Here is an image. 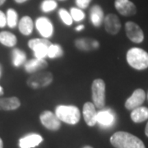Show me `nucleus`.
<instances>
[{
    "label": "nucleus",
    "mask_w": 148,
    "mask_h": 148,
    "mask_svg": "<svg viewBox=\"0 0 148 148\" xmlns=\"http://www.w3.org/2000/svg\"><path fill=\"white\" fill-rule=\"evenodd\" d=\"M34 22L29 16H24L18 22V29L24 36H30L33 32Z\"/></svg>",
    "instance_id": "aec40b11"
},
{
    "label": "nucleus",
    "mask_w": 148,
    "mask_h": 148,
    "mask_svg": "<svg viewBox=\"0 0 148 148\" xmlns=\"http://www.w3.org/2000/svg\"><path fill=\"white\" fill-rule=\"evenodd\" d=\"M82 114L86 122V123L90 126L93 127L97 123L96 122V116H97V111L95 110V105L92 102H86L83 106Z\"/></svg>",
    "instance_id": "ddd939ff"
},
{
    "label": "nucleus",
    "mask_w": 148,
    "mask_h": 148,
    "mask_svg": "<svg viewBox=\"0 0 148 148\" xmlns=\"http://www.w3.org/2000/svg\"><path fill=\"white\" fill-rule=\"evenodd\" d=\"M125 31L127 38L133 43L140 44L144 40V33L142 28L133 21H127Z\"/></svg>",
    "instance_id": "6e6552de"
},
{
    "label": "nucleus",
    "mask_w": 148,
    "mask_h": 148,
    "mask_svg": "<svg viewBox=\"0 0 148 148\" xmlns=\"http://www.w3.org/2000/svg\"><path fill=\"white\" fill-rule=\"evenodd\" d=\"M84 28L85 27L83 26V25H79L78 27H76V31H77V32H81V31H82Z\"/></svg>",
    "instance_id": "7c9ffc66"
},
{
    "label": "nucleus",
    "mask_w": 148,
    "mask_h": 148,
    "mask_svg": "<svg viewBox=\"0 0 148 148\" xmlns=\"http://www.w3.org/2000/svg\"><path fill=\"white\" fill-rule=\"evenodd\" d=\"M47 67L48 63L45 58H32L24 64V69L28 73H36Z\"/></svg>",
    "instance_id": "4468645a"
},
{
    "label": "nucleus",
    "mask_w": 148,
    "mask_h": 148,
    "mask_svg": "<svg viewBox=\"0 0 148 148\" xmlns=\"http://www.w3.org/2000/svg\"><path fill=\"white\" fill-rule=\"evenodd\" d=\"M104 12L100 5H94L90 10V19L92 25L95 27H100L104 21Z\"/></svg>",
    "instance_id": "a211bd4d"
},
{
    "label": "nucleus",
    "mask_w": 148,
    "mask_h": 148,
    "mask_svg": "<svg viewBox=\"0 0 148 148\" xmlns=\"http://www.w3.org/2000/svg\"><path fill=\"white\" fill-rule=\"evenodd\" d=\"M53 80V74L49 72H38L33 73L28 80L27 86L32 89L36 90L45 88L52 83Z\"/></svg>",
    "instance_id": "39448f33"
},
{
    "label": "nucleus",
    "mask_w": 148,
    "mask_h": 148,
    "mask_svg": "<svg viewBox=\"0 0 148 148\" xmlns=\"http://www.w3.org/2000/svg\"><path fill=\"white\" fill-rule=\"evenodd\" d=\"M58 15L60 19L67 26H71L73 22V20L71 16V14L65 8H61L58 11Z\"/></svg>",
    "instance_id": "cd10ccee"
},
{
    "label": "nucleus",
    "mask_w": 148,
    "mask_h": 148,
    "mask_svg": "<svg viewBox=\"0 0 148 148\" xmlns=\"http://www.w3.org/2000/svg\"><path fill=\"white\" fill-rule=\"evenodd\" d=\"M110 143L115 148H146L138 137L127 132H117L110 138Z\"/></svg>",
    "instance_id": "f257e3e1"
},
{
    "label": "nucleus",
    "mask_w": 148,
    "mask_h": 148,
    "mask_svg": "<svg viewBox=\"0 0 148 148\" xmlns=\"http://www.w3.org/2000/svg\"><path fill=\"white\" fill-rule=\"evenodd\" d=\"M12 60L15 67H20L27 62V54L20 49H13L12 51Z\"/></svg>",
    "instance_id": "5701e85b"
},
{
    "label": "nucleus",
    "mask_w": 148,
    "mask_h": 148,
    "mask_svg": "<svg viewBox=\"0 0 148 148\" xmlns=\"http://www.w3.org/2000/svg\"><path fill=\"white\" fill-rule=\"evenodd\" d=\"M20 106L21 101L16 96L8 98H0V110H15Z\"/></svg>",
    "instance_id": "6ab92c4d"
},
{
    "label": "nucleus",
    "mask_w": 148,
    "mask_h": 148,
    "mask_svg": "<svg viewBox=\"0 0 148 148\" xmlns=\"http://www.w3.org/2000/svg\"><path fill=\"white\" fill-rule=\"evenodd\" d=\"M115 121V117L114 114L112 112L111 110H102L97 112V116H96V122L103 127H110L114 124Z\"/></svg>",
    "instance_id": "2eb2a0df"
},
{
    "label": "nucleus",
    "mask_w": 148,
    "mask_h": 148,
    "mask_svg": "<svg viewBox=\"0 0 148 148\" xmlns=\"http://www.w3.org/2000/svg\"><path fill=\"white\" fill-rule=\"evenodd\" d=\"M6 0H0V6H2L4 3H5Z\"/></svg>",
    "instance_id": "c9c22d12"
},
{
    "label": "nucleus",
    "mask_w": 148,
    "mask_h": 148,
    "mask_svg": "<svg viewBox=\"0 0 148 148\" xmlns=\"http://www.w3.org/2000/svg\"><path fill=\"white\" fill-rule=\"evenodd\" d=\"M0 148H3V143L1 138H0Z\"/></svg>",
    "instance_id": "f704fd0d"
},
{
    "label": "nucleus",
    "mask_w": 148,
    "mask_h": 148,
    "mask_svg": "<svg viewBox=\"0 0 148 148\" xmlns=\"http://www.w3.org/2000/svg\"><path fill=\"white\" fill-rule=\"evenodd\" d=\"M40 119L45 127L51 131H57L61 127V121L55 114L49 110H45L40 115Z\"/></svg>",
    "instance_id": "0eeeda50"
},
{
    "label": "nucleus",
    "mask_w": 148,
    "mask_h": 148,
    "mask_svg": "<svg viewBox=\"0 0 148 148\" xmlns=\"http://www.w3.org/2000/svg\"><path fill=\"white\" fill-rule=\"evenodd\" d=\"M35 26L43 38H49L53 34V26L51 21L45 16H40L36 21Z\"/></svg>",
    "instance_id": "1a4fd4ad"
},
{
    "label": "nucleus",
    "mask_w": 148,
    "mask_h": 148,
    "mask_svg": "<svg viewBox=\"0 0 148 148\" xmlns=\"http://www.w3.org/2000/svg\"><path fill=\"white\" fill-rule=\"evenodd\" d=\"M131 119L134 123H143L148 119V108L140 106L134 110L131 113Z\"/></svg>",
    "instance_id": "412c9836"
},
{
    "label": "nucleus",
    "mask_w": 148,
    "mask_h": 148,
    "mask_svg": "<svg viewBox=\"0 0 148 148\" xmlns=\"http://www.w3.org/2000/svg\"><path fill=\"white\" fill-rule=\"evenodd\" d=\"M104 25L106 32L111 36L117 35L121 29V22L119 21V18L113 13L105 16Z\"/></svg>",
    "instance_id": "f8f14e48"
},
{
    "label": "nucleus",
    "mask_w": 148,
    "mask_h": 148,
    "mask_svg": "<svg viewBox=\"0 0 148 148\" xmlns=\"http://www.w3.org/2000/svg\"><path fill=\"white\" fill-rule=\"evenodd\" d=\"M7 25V16L3 12L0 11V28H3Z\"/></svg>",
    "instance_id": "c756f323"
},
{
    "label": "nucleus",
    "mask_w": 148,
    "mask_h": 148,
    "mask_svg": "<svg viewBox=\"0 0 148 148\" xmlns=\"http://www.w3.org/2000/svg\"><path fill=\"white\" fill-rule=\"evenodd\" d=\"M64 55V50L62 47L56 44H51L48 49V56L49 58H60Z\"/></svg>",
    "instance_id": "b1692460"
},
{
    "label": "nucleus",
    "mask_w": 148,
    "mask_h": 148,
    "mask_svg": "<svg viewBox=\"0 0 148 148\" xmlns=\"http://www.w3.org/2000/svg\"><path fill=\"white\" fill-rule=\"evenodd\" d=\"M145 133H146L147 137H148V123H147V126H146V128H145Z\"/></svg>",
    "instance_id": "72a5a7b5"
},
{
    "label": "nucleus",
    "mask_w": 148,
    "mask_h": 148,
    "mask_svg": "<svg viewBox=\"0 0 148 148\" xmlns=\"http://www.w3.org/2000/svg\"><path fill=\"white\" fill-rule=\"evenodd\" d=\"M1 74H2V66L0 64V76H1Z\"/></svg>",
    "instance_id": "4c0bfd02"
},
{
    "label": "nucleus",
    "mask_w": 148,
    "mask_h": 148,
    "mask_svg": "<svg viewBox=\"0 0 148 148\" xmlns=\"http://www.w3.org/2000/svg\"><path fill=\"white\" fill-rule=\"evenodd\" d=\"M75 46L82 51H90L97 49L100 46V43L90 38H81L75 40Z\"/></svg>",
    "instance_id": "f3484780"
},
{
    "label": "nucleus",
    "mask_w": 148,
    "mask_h": 148,
    "mask_svg": "<svg viewBox=\"0 0 148 148\" xmlns=\"http://www.w3.org/2000/svg\"><path fill=\"white\" fill-rule=\"evenodd\" d=\"M92 0H75L76 4L80 9H86L90 5V2Z\"/></svg>",
    "instance_id": "c85d7f7f"
},
{
    "label": "nucleus",
    "mask_w": 148,
    "mask_h": 148,
    "mask_svg": "<svg viewBox=\"0 0 148 148\" xmlns=\"http://www.w3.org/2000/svg\"><path fill=\"white\" fill-rule=\"evenodd\" d=\"M0 43L7 47H14L17 43L16 36L9 32H0Z\"/></svg>",
    "instance_id": "4be33fe9"
},
{
    "label": "nucleus",
    "mask_w": 148,
    "mask_h": 148,
    "mask_svg": "<svg viewBox=\"0 0 148 148\" xmlns=\"http://www.w3.org/2000/svg\"><path fill=\"white\" fill-rule=\"evenodd\" d=\"M114 7L122 16H130L137 13V8L130 0H115Z\"/></svg>",
    "instance_id": "9b49d317"
},
{
    "label": "nucleus",
    "mask_w": 148,
    "mask_h": 148,
    "mask_svg": "<svg viewBox=\"0 0 148 148\" xmlns=\"http://www.w3.org/2000/svg\"><path fill=\"white\" fill-rule=\"evenodd\" d=\"M70 14H71L73 20L75 21H77V22L84 20L85 16H86L84 12L78 8H72L70 9Z\"/></svg>",
    "instance_id": "bb28decb"
},
{
    "label": "nucleus",
    "mask_w": 148,
    "mask_h": 148,
    "mask_svg": "<svg viewBox=\"0 0 148 148\" xmlns=\"http://www.w3.org/2000/svg\"><path fill=\"white\" fill-rule=\"evenodd\" d=\"M7 25L10 28H15L18 24L17 12L12 8H9L7 12Z\"/></svg>",
    "instance_id": "393cba45"
},
{
    "label": "nucleus",
    "mask_w": 148,
    "mask_h": 148,
    "mask_svg": "<svg viewBox=\"0 0 148 148\" xmlns=\"http://www.w3.org/2000/svg\"><path fill=\"white\" fill-rule=\"evenodd\" d=\"M91 97L93 104L97 109H104L106 106V83L104 80L95 79L91 85Z\"/></svg>",
    "instance_id": "20e7f679"
},
{
    "label": "nucleus",
    "mask_w": 148,
    "mask_h": 148,
    "mask_svg": "<svg viewBox=\"0 0 148 148\" xmlns=\"http://www.w3.org/2000/svg\"><path fill=\"white\" fill-rule=\"evenodd\" d=\"M43 140L44 139L40 134L31 133L19 140V147L21 148H34L39 146Z\"/></svg>",
    "instance_id": "dca6fc26"
},
{
    "label": "nucleus",
    "mask_w": 148,
    "mask_h": 148,
    "mask_svg": "<svg viewBox=\"0 0 148 148\" xmlns=\"http://www.w3.org/2000/svg\"><path fill=\"white\" fill-rule=\"evenodd\" d=\"M145 99H146L145 91L141 88H138L133 91L132 95L126 101L125 108L128 110H132L138 107L142 106L143 102L145 101Z\"/></svg>",
    "instance_id": "9d476101"
},
{
    "label": "nucleus",
    "mask_w": 148,
    "mask_h": 148,
    "mask_svg": "<svg viewBox=\"0 0 148 148\" xmlns=\"http://www.w3.org/2000/svg\"><path fill=\"white\" fill-rule=\"evenodd\" d=\"M4 94V90H3V88L0 86V95H3Z\"/></svg>",
    "instance_id": "473e14b6"
},
{
    "label": "nucleus",
    "mask_w": 148,
    "mask_h": 148,
    "mask_svg": "<svg viewBox=\"0 0 148 148\" xmlns=\"http://www.w3.org/2000/svg\"><path fill=\"white\" fill-rule=\"evenodd\" d=\"M58 7V3L54 0H44L41 3L40 8L44 12H49L54 9H56Z\"/></svg>",
    "instance_id": "a878e982"
},
{
    "label": "nucleus",
    "mask_w": 148,
    "mask_h": 148,
    "mask_svg": "<svg viewBox=\"0 0 148 148\" xmlns=\"http://www.w3.org/2000/svg\"><path fill=\"white\" fill-rule=\"evenodd\" d=\"M27 0H15V2L17 3H23L25 2H27Z\"/></svg>",
    "instance_id": "2f4dec72"
},
{
    "label": "nucleus",
    "mask_w": 148,
    "mask_h": 148,
    "mask_svg": "<svg viewBox=\"0 0 148 148\" xmlns=\"http://www.w3.org/2000/svg\"><path fill=\"white\" fill-rule=\"evenodd\" d=\"M127 64L136 70H144L148 68V53L141 48H131L126 55Z\"/></svg>",
    "instance_id": "f03ea898"
},
{
    "label": "nucleus",
    "mask_w": 148,
    "mask_h": 148,
    "mask_svg": "<svg viewBox=\"0 0 148 148\" xmlns=\"http://www.w3.org/2000/svg\"><path fill=\"white\" fill-rule=\"evenodd\" d=\"M54 114L60 121L71 125L77 124L81 119V111L75 106H58Z\"/></svg>",
    "instance_id": "7ed1b4c3"
},
{
    "label": "nucleus",
    "mask_w": 148,
    "mask_h": 148,
    "mask_svg": "<svg viewBox=\"0 0 148 148\" xmlns=\"http://www.w3.org/2000/svg\"><path fill=\"white\" fill-rule=\"evenodd\" d=\"M51 44L45 38H36L28 41V47L33 50L36 58H45L48 56V49Z\"/></svg>",
    "instance_id": "423d86ee"
},
{
    "label": "nucleus",
    "mask_w": 148,
    "mask_h": 148,
    "mask_svg": "<svg viewBox=\"0 0 148 148\" xmlns=\"http://www.w3.org/2000/svg\"><path fill=\"white\" fill-rule=\"evenodd\" d=\"M83 148H93L92 147H90V146H85Z\"/></svg>",
    "instance_id": "e433bc0d"
}]
</instances>
